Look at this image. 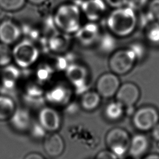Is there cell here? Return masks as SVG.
<instances>
[{"label": "cell", "instance_id": "cell-11", "mask_svg": "<svg viewBox=\"0 0 159 159\" xmlns=\"http://www.w3.org/2000/svg\"><path fill=\"white\" fill-rule=\"evenodd\" d=\"M22 34L21 27L14 20L4 19L0 22V42L8 45L16 44Z\"/></svg>", "mask_w": 159, "mask_h": 159}, {"label": "cell", "instance_id": "cell-9", "mask_svg": "<svg viewBox=\"0 0 159 159\" xmlns=\"http://www.w3.org/2000/svg\"><path fill=\"white\" fill-rule=\"evenodd\" d=\"M140 94V89L135 84L127 82L120 85L115 96L116 101L124 107L130 108L138 101Z\"/></svg>", "mask_w": 159, "mask_h": 159}, {"label": "cell", "instance_id": "cell-25", "mask_svg": "<svg viewBox=\"0 0 159 159\" xmlns=\"http://www.w3.org/2000/svg\"><path fill=\"white\" fill-rule=\"evenodd\" d=\"M12 60V48L10 45L0 42V66L9 64Z\"/></svg>", "mask_w": 159, "mask_h": 159}, {"label": "cell", "instance_id": "cell-12", "mask_svg": "<svg viewBox=\"0 0 159 159\" xmlns=\"http://www.w3.org/2000/svg\"><path fill=\"white\" fill-rule=\"evenodd\" d=\"M61 119L58 112L52 107H44L39 113V124L49 132H57L61 126Z\"/></svg>", "mask_w": 159, "mask_h": 159}, {"label": "cell", "instance_id": "cell-33", "mask_svg": "<svg viewBox=\"0 0 159 159\" xmlns=\"http://www.w3.org/2000/svg\"><path fill=\"white\" fill-rule=\"evenodd\" d=\"M48 0H27L29 2L35 6H41L45 4Z\"/></svg>", "mask_w": 159, "mask_h": 159}, {"label": "cell", "instance_id": "cell-8", "mask_svg": "<svg viewBox=\"0 0 159 159\" xmlns=\"http://www.w3.org/2000/svg\"><path fill=\"white\" fill-rule=\"evenodd\" d=\"M120 85L117 75L112 72L101 75L96 84V91L101 98H110L116 95Z\"/></svg>", "mask_w": 159, "mask_h": 159}, {"label": "cell", "instance_id": "cell-20", "mask_svg": "<svg viewBox=\"0 0 159 159\" xmlns=\"http://www.w3.org/2000/svg\"><path fill=\"white\" fill-rule=\"evenodd\" d=\"M104 115L110 120H117L121 118L124 112V107L117 101L109 102L104 109Z\"/></svg>", "mask_w": 159, "mask_h": 159}, {"label": "cell", "instance_id": "cell-5", "mask_svg": "<svg viewBox=\"0 0 159 159\" xmlns=\"http://www.w3.org/2000/svg\"><path fill=\"white\" fill-rule=\"evenodd\" d=\"M131 137L128 132L121 127H114L106 134L105 142L108 150L117 157L128 152Z\"/></svg>", "mask_w": 159, "mask_h": 159}, {"label": "cell", "instance_id": "cell-31", "mask_svg": "<svg viewBox=\"0 0 159 159\" xmlns=\"http://www.w3.org/2000/svg\"><path fill=\"white\" fill-rule=\"evenodd\" d=\"M24 159H45V158L39 153L31 152L27 154Z\"/></svg>", "mask_w": 159, "mask_h": 159}, {"label": "cell", "instance_id": "cell-29", "mask_svg": "<svg viewBox=\"0 0 159 159\" xmlns=\"http://www.w3.org/2000/svg\"><path fill=\"white\" fill-rule=\"evenodd\" d=\"M130 48L134 52L137 59L140 57H142L143 56L145 50L142 45H141L139 43H135V44H133L132 46H130Z\"/></svg>", "mask_w": 159, "mask_h": 159}, {"label": "cell", "instance_id": "cell-21", "mask_svg": "<svg viewBox=\"0 0 159 159\" xmlns=\"http://www.w3.org/2000/svg\"><path fill=\"white\" fill-rule=\"evenodd\" d=\"M11 119H12L13 125L17 129L25 130L30 125V116L25 111H16Z\"/></svg>", "mask_w": 159, "mask_h": 159}, {"label": "cell", "instance_id": "cell-7", "mask_svg": "<svg viewBox=\"0 0 159 159\" xmlns=\"http://www.w3.org/2000/svg\"><path fill=\"white\" fill-rule=\"evenodd\" d=\"M77 42L83 47H90L96 43L101 37V30L96 22H89L81 25L73 34Z\"/></svg>", "mask_w": 159, "mask_h": 159}, {"label": "cell", "instance_id": "cell-1", "mask_svg": "<svg viewBox=\"0 0 159 159\" xmlns=\"http://www.w3.org/2000/svg\"><path fill=\"white\" fill-rule=\"evenodd\" d=\"M137 25L135 11L127 6L112 9L107 16V29L115 37L125 38L131 35Z\"/></svg>", "mask_w": 159, "mask_h": 159}, {"label": "cell", "instance_id": "cell-24", "mask_svg": "<svg viewBox=\"0 0 159 159\" xmlns=\"http://www.w3.org/2000/svg\"><path fill=\"white\" fill-rule=\"evenodd\" d=\"M27 0H0V8L7 12H16L22 9Z\"/></svg>", "mask_w": 159, "mask_h": 159}, {"label": "cell", "instance_id": "cell-2", "mask_svg": "<svg viewBox=\"0 0 159 159\" xmlns=\"http://www.w3.org/2000/svg\"><path fill=\"white\" fill-rule=\"evenodd\" d=\"M82 16L80 6L73 3L66 2L59 5L52 17L53 24L58 30L71 35L81 26Z\"/></svg>", "mask_w": 159, "mask_h": 159}, {"label": "cell", "instance_id": "cell-35", "mask_svg": "<svg viewBox=\"0 0 159 159\" xmlns=\"http://www.w3.org/2000/svg\"><path fill=\"white\" fill-rule=\"evenodd\" d=\"M78 1H83V0H78Z\"/></svg>", "mask_w": 159, "mask_h": 159}, {"label": "cell", "instance_id": "cell-17", "mask_svg": "<svg viewBox=\"0 0 159 159\" xmlns=\"http://www.w3.org/2000/svg\"><path fill=\"white\" fill-rule=\"evenodd\" d=\"M70 94L67 88L57 86L50 89L47 94V99L53 104L61 105L66 103L70 99Z\"/></svg>", "mask_w": 159, "mask_h": 159}, {"label": "cell", "instance_id": "cell-23", "mask_svg": "<svg viewBox=\"0 0 159 159\" xmlns=\"http://www.w3.org/2000/svg\"><path fill=\"white\" fill-rule=\"evenodd\" d=\"M146 19L148 22L159 23V0H150L146 7Z\"/></svg>", "mask_w": 159, "mask_h": 159}, {"label": "cell", "instance_id": "cell-10", "mask_svg": "<svg viewBox=\"0 0 159 159\" xmlns=\"http://www.w3.org/2000/svg\"><path fill=\"white\" fill-rule=\"evenodd\" d=\"M80 6L82 15L89 22H96L105 14L106 4L104 0H83Z\"/></svg>", "mask_w": 159, "mask_h": 159}, {"label": "cell", "instance_id": "cell-14", "mask_svg": "<svg viewBox=\"0 0 159 159\" xmlns=\"http://www.w3.org/2000/svg\"><path fill=\"white\" fill-rule=\"evenodd\" d=\"M66 77L77 89L83 88L86 84L88 71L86 68L79 63H71L66 69Z\"/></svg>", "mask_w": 159, "mask_h": 159}, {"label": "cell", "instance_id": "cell-28", "mask_svg": "<svg viewBox=\"0 0 159 159\" xmlns=\"http://www.w3.org/2000/svg\"><path fill=\"white\" fill-rule=\"evenodd\" d=\"M95 159H118V157L109 150H104L96 155Z\"/></svg>", "mask_w": 159, "mask_h": 159}, {"label": "cell", "instance_id": "cell-6", "mask_svg": "<svg viewBox=\"0 0 159 159\" xmlns=\"http://www.w3.org/2000/svg\"><path fill=\"white\" fill-rule=\"evenodd\" d=\"M132 122L138 130H150L159 122V112L155 107L151 106L141 107L134 113Z\"/></svg>", "mask_w": 159, "mask_h": 159}, {"label": "cell", "instance_id": "cell-30", "mask_svg": "<svg viewBox=\"0 0 159 159\" xmlns=\"http://www.w3.org/2000/svg\"><path fill=\"white\" fill-rule=\"evenodd\" d=\"M51 73L52 71L50 70V68H48L47 67H44L39 70L38 75L41 80H46L49 76V74Z\"/></svg>", "mask_w": 159, "mask_h": 159}, {"label": "cell", "instance_id": "cell-16", "mask_svg": "<svg viewBox=\"0 0 159 159\" xmlns=\"http://www.w3.org/2000/svg\"><path fill=\"white\" fill-rule=\"evenodd\" d=\"M148 147L149 140L147 137L144 134H138L131 137L128 152L132 157L139 158L147 152Z\"/></svg>", "mask_w": 159, "mask_h": 159}, {"label": "cell", "instance_id": "cell-13", "mask_svg": "<svg viewBox=\"0 0 159 159\" xmlns=\"http://www.w3.org/2000/svg\"><path fill=\"white\" fill-rule=\"evenodd\" d=\"M71 43L70 35L60 30L52 33L47 40V48L55 54H61L66 52Z\"/></svg>", "mask_w": 159, "mask_h": 159}, {"label": "cell", "instance_id": "cell-32", "mask_svg": "<svg viewBox=\"0 0 159 159\" xmlns=\"http://www.w3.org/2000/svg\"><path fill=\"white\" fill-rule=\"evenodd\" d=\"M151 130L152 137L155 140L159 142V122Z\"/></svg>", "mask_w": 159, "mask_h": 159}, {"label": "cell", "instance_id": "cell-3", "mask_svg": "<svg viewBox=\"0 0 159 159\" xmlns=\"http://www.w3.org/2000/svg\"><path fill=\"white\" fill-rule=\"evenodd\" d=\"M12 60L22 68H27L33 65L39 57V49L29 39L19 40L12 48Z\"/></svg>", "mask_w": 159, "mask_h": 159}, {"label": "cell", "instance_id": "cell-4", "mask_svg": "<svg viewBox=\"0 0 159 159\" xmlns=\"http://www.w3.org/2000/svg\"><path fill=\"white\" fill-rule=\"evenodd\" d=\"M137 57L129 47L114 51L108 60L111 71L117 75H123L129 73L134 67Z\"/></svg>", "mask_w": 159, "mask_h": 159}, {"label": "cell", "instance_id": "cell-19", "mask_svg": "<svg viewBox=\"0 0 159 159\" xmlns=\"http://www.w3.org/2000/svg\"><path fill=\"white\" fill-rule=\"evenodd\" d=\"M16 111L15 104L11 98L0 96V120L11 119Z\"/></svg>", "mask_w": 159, "mask_h": 159}, {"label": "cell", "instance_id": "cell-26", "mask_svg": "<svg viewBox=\"0 0 159 159\" xmlns=\"http://www.w3.org/2000/svg\"><path fill=\"white\" fill-rule=\"evenodd\" d=\"M149 1L150 0H128L127 6L136 12L145 8Z\"/></svg>", "mask_w": 159, "mask_h": 159}, {"label": "cell", "instance_id": "cell-27", "mask_svg": "<svg viewBox=\"0 0 159 159\" xmlns=\"http://www.w3.org/2000/svg\"><path fill=\"white\" fill-rule=\"evenodd\" d=\"M107 6L112 9L127 6L128 0H104Z\"/></svg>", "mask_w": 159, "mask_h": 159}, {"label": "cell", "instance_id": "cell-34", "mask_svg": "<svg viewBox=\"0 0 159 159\" xmlns=\"http://www.w3.org/2000/svg\"><path fill=\"white\" fill-rule=\"evenodd\" d=\"M142 159H159V155L157 153H151L146 155Z\"/></svg>", "mask_w": 159, "mask_h": 159}, {"label": "cell", "instance_id": "cell-18", "mask_svg": "<svg viewBox=\"0 0 159 159\" xmlns=\"http://www.w3.org/2000/svg\"><path fill=\"white\" fill-rule=\"evenodd\" d=\"M101 99V96L96 91H88L82 94L80 104L83 110L92 111L99 106Z\"/></svg>", "mask_w": 159, "mask_h": 159}, {"label": "cell", "instance_id": "cell-15", "mask_svg": "<svg viewBox=\"0 0 159 159\" xmlns=\"http://www.w3.org/2000/svg\"><path fill=\"white\" fill-rule=\"evenodd\" d=\"M43 146L46 153L52 157L61 155L65 150L64 140L56 132H50L45 137Z\"/></svg>", "mask_w": 159, "mask_h": 159}, {"label": "cell", "instance_id": "cell-22", "mask_svg": "<svg viewBox=\"0 0 159 159\" xmlns=\"http://www.w3.org/2000/svg\"><path fill=\"white\" fill-rule=\"evenodd\" d=\"M146 40L153 45H159V23L148 22L145 29Z\"/></svg>", "mask_w": 159, "mask_h": 159}]
</instances>
